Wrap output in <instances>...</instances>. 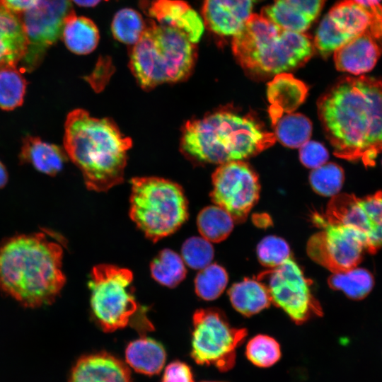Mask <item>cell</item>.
Listing matches in <instances>:
<instances>
[{
  "label": "cell",
  "mask_w": 382,
  "mask_h": 382,
  "mask_svg": "<svg viewBox=\"0 0 382 382\" xmlns=\"http://www.w3.org/2000/svg\"><path fill=\"white\" fill-rule=\"evenodd\" d=\"M318 112L336 156L374 166L382 152V80L345 76L318 101Z\"/></svg>",
  "instance_id": "obj_1"
},
{
  "label": "cell",
  "mask_w": 382,
  "mask_h": 382,
  "mask_svg": "<svg viewBox=\"0 0 382 382\" xmlns=\"http://www.w3.org/2000/svg\"><path fill=\"white\" fill-rule=\"evenodd\" d=\"M62 254L45 233L11 238L0 248V288L28 307L52 303L66 282Z\"/></svg>",
  "instance_id": "obj_2"
},
{
  "label": "cell",
  "mask_w": 382,
  "mask_h": 382,
  "mask_svg": "<svg viewBox=\"0 0 382 382\" xmlns=\"http://www.w3.org/2000/svg\"><path fill=\"white\" fill-rule=\"evenodd\" d=\"M132 143L109 118L93 117L83 109L66 117L64 151L91 190L105 192L123 181Z\"/></svg>",
  "instance_id": "obj_3"
},
{
  "label": "cell",
  "mask_w": 382,
  "mask_h": 382,
  "mask_svg": "<svg viewBox=\"0 0 382 382\" xmlns=\"http://www.w3.org/2000/svg\"><path fill=\"white\" fill-rule=\"evenodd\" d=\"M276 139L250 116L217 111L185 122L180 149L192 161L223 164L260 153Z\"/></svg>",
  "instance_id": "obj_4"
},
{
  "label": "cell",
  "mask_w": 382,
  "mask_h": 382,
  "mask_svg": "<svg viewBox=\"0 0 382 382\" xmlns=\"http://www.w3.org/2000/svg\"><path fill=\"white\" fill-rule=\"evenodd\" d=\"M232 50L245 69L275 76L305 64L315 47L304 33L285 30L262 14L252 13L233 36Z\"/></svg>",
  "instance_id": "obj_5"
},
{
  "label": "cell",
  "mask_w": 382,
  "mask_h": 382,
  "mask_svg": "<svg viewBox=\"0 0 382 382\" xmlns=\"http://www.w3.org/2000/svg\"><path fill=\"white\" fill-rule=\"evenodd\" d=\"M196 57V44L184 33L149 19L131 50L129 67L139 85L150 90L163 83L187 79Z\"/></svg>",
  "instance_id": "obj_6"
},
{
  "label": "cell",
  "mask_w": 382,
  "mask_h": 382,
  "mask_svg": "<svg viewBox=\"0 0 382 382\" xmlns=\"http://www.w3.org/2000/svg\"><path fill=\"white\" fill-rule=\"evenodd\" d=\"M131 183L129 216L152 241L172 234L187 219V199L177 183L157 177L134 178Z\"/></svg>",
  "instance_id": "obj_7"
},
{
  "label": "cell",
  "mask_w": 382,
  "mask_h": 382,
  "mask_svg": "<svg viewBox=\"0 0 382 382\" xmlns=\"http://www.w3.org/2000/svg\"><path fill=\"white\" fill-rule=\"evenodd\" d=\"M133 275L130 270L111 265L93 268L89 287L91 308L98 323L105 332L126 327L138 305L130 291Z\"/></svg>",
  "instance_id": "obj_8"
},
{
  "label": "cell",
  "mask_w": 382,
  "mask_h": 382,
  "mask_svg": "<svg viewBox=\"0 0 382 382\" xmlns=\"http://www.w3.org/2000/svg\"><path fill=\"white\" fill-rule=\"evenodd\" d=\"M191 357L200 365H212L220 371L231 369L236 348L247 335L245 328L232 327L216 308L197 310L193 316Z\"/></svg>",
  "instance_id": "obj_9"
},
{
  "label": "cell",
  "mask_w": 382,
  "mask_h": 382,
  "mask_svg": "<svg viewBox=\"0 0 382 382\" xmlns=\"http://www.w3.org/2000/svg\"><path fill=\"white\" fill-rule=\"evenodd\" d=\"M266 287L271 302L281 308L297 324L321 316L322 308L313 296L309 281L291 257L281 265L260 272L256 277Z\"/></svg>",
  "instance_id": "obj_10"
},
{
  "label": "cell",
  "mask_w": 382,
  "mask_h": 382,
  "mask_svg": "<svg viewBox=\"0 0 382 382\" xmlns=\"http://www.w3.org/2000/svg\"><path fill=\"white\" fill-rule=\"evenodd\" d=\"M312 220L358 230L365 238L366 252L373 254L382 248V192L364 197L337 194L325 212L314 214Z\"/></svg>",
  "instance_id": "obj_11"
},
{
  "label": "cell",
  "mask_w": 382,
  "mask_h": 382,
  "mask_svg": "<svg viewBox=\"0 0 382 382\" xmlns=\"http://www.w3.org/2000/svg\"><path fill=\"white\" fill-rule=\"evenodd\" d=\"M321 230L306 245L308 256L333 273L357 267L366 251L364 236L357 229L322 221L313 222Z\"/></svg>",
  "instance_id": "obj_12"
},
{
  "label": "cell",
  "mask_w": 382,
  "mask_h": 382,
  "mask_svg": "<svg viewBox=\"0 0 382 382\" xmlns=\"http://www.w3.org/2000/svg\"><path fill=\"white\" fill-rule=\"evenodd\" d=\"M74 13L71 0H39L21 13L28 47L20 71H30L39 65L47 49L60 38L66 20Z\"/></svg>",
  "instance_id": "obj_13"
},
{
  "label": "cell",
  "mask_w": 382,
  "mask_h": 382,
  "mask_svg": "<svg viewBox=\"0 0 382 382\" xmlns=\"http://www.w3.org/2000/svg\"><path fill=\"white\" fill-rule=\"evenodd\" d=\"M212 201L226 211L234 222L244 221L259 198L254 171L242 161L221 164L212 175Z\"/></svg>",
  "instance_id": "obj_14"
},
{
  "label": "cell",
  "mask_w": 382,
  "mask_h": 382,
  "mask_svg": "<svg viewBox=\"0 0 382 382\" xmlns=\"http://www.w3.org/2000/svg\"><path fill=\"white\" fill-rule=\"evenodd\" d=\"M253 0H204L206 25L216 34L235 35L252 14Z\"/></svg>",
  "instance_id": "obj_15"
},
{
  "label": "cell",
  "mask_w": 382,
  "mask_h": 382,
  "mask_svg": "<svg viewBox=\"0 0 382 382\" xmlns=\"http://www.w3.org/2000/svg\"><path fill=\"white\" fill-rule=\"evenodd\" d=\"M149 16L158 23L169 25L184 33L197 44L204 31V21L198 13L182 0H152L148 2Z\"/></svg>",
  "instance_id": "obj_16"
},
{
  "label": "cell",
  "mask_w": 382,
  "mask_h": 382,
  "mask_svg": "<svg viewBox=\"0 0 382 382\" xmlns=\"http://www.w3.org/2000/svg\"><path fill=\"white\" fill-rule=\"evenodd\" d=\"M69 382H133L128 366L107 352L81 357L74 366Z\"/></svg>",
  "instance_id": "obj_17"
},
{
  "label": "cell",
  "mask_w": 382,
  "mask_h": 382,
  "mask_svg": "<svg viewBox=\"0 0 382 382\" xmlns=\"http://www.w3.org/2000/svg\"><path fill=\"white\" fill-rule=\"evenodd\" d=\"M382 53V45L369 32L349 40L334 52L336 68L357 76L370 71Z\"/></svg>",
  "instance_id": "obj_18"
},
{
  "label": "cell",
  "mask_w": 382,
  "mask_h": 382,
  "mask_svg": "<svg viewBox=\"0 0 382 382\" xmlns=\"http://www.w3.org/2000/svg\"><path fill=\"white\" fill-rule=\"evenodd\" d=\"M325 0H274L262 15L281 28L304 33L320 14Z\"/></svg>",
  "instance_id": "obj_19"
},
{
  "label": "cell",
  "mask_w": 382,
  "mask_h": 382,
  "mask_svg": "<svg viewBox=\"0 0 382 382\" xmlns=\"http://www.w3.org/2000/svg\"><path fill=\"white\" fill-rule=\"evenodd\" d=\"M28 47L27 33L21 13L0 4V70L17 68Z\"/></svg>",
  "instance_id": "obj_20"
},
{
  "label": "cell",
  "mask_w": 382,
  "mask_h": 382,
  "mask_svg": "<svg viewBox=\"0 0 382 382\" xmlns=\"http://www.w3.org/2000/svg\"><path fill=\"white\" fill-rule=\"evenodd\" d=\"M307 86L286 72L274 76L267 86L269 114L274 125L284 113L293 112L305 100Z\"/></svg>",
  "instance_id": "obj_21"
},
{
  "label": "cell",
  "mask_w": 382,
  "mask_h": 382,
  "mask_svg": "<svg viewBox=\"0 0 382 382\" xmlns=\"http://www.w3.org/2000/svg\"><path fill=\"white\" fill-rule=\"evenodd\" d=\"M66 156L59 146L28 136L23 139L20 158L42 173L54 175L63 168Z\"/></svg>",
  "instance_id": "obj_22"
},
{
  "label": "cell",
  "mask_w": 382,
  "mask_h": 382,
  "mask_svg": "<svg viewBox=\"0 0 382 382\" xmlns=\"http://www.w3.org/2000/svg\"><path fill=\"white\" fill-rule=\"evenodd\" d=\"M125 358L127 364L136 371L152 376L162 370L166 354L159 342L149 337H141L128 345Z\"/></svg>",
  "instance_id": "obj_23"
},
{
  "label": "cell",
  "mask_w": 382,
  "mask_h": 382,
  "mask_svg": "<svg viewBox=\"0 0 382 382\" xmlns=\"http://www.w3.org/2000/svg\"><path fill=\"white\" fill-rule=\"evenodd\" d=\"M228 294L233 308L245 316L259 313L272 303L265 286L256 278L233 284Z\"/></svg>",
  "instance_id": "obj_24"
},
{
  "label": "cell",
  "mask_w": 382,
  "mask_h": 382,
  "mask_svg": "<svg viewBox=\"0 0 382 382\" xmlns=\"http://www.w3.org/2000/svg\"><path fill=\"white\" fill-rule=\"evenodd\" d=\"M62 36L66 47L77 54L92 52L99 41V32L89 18L75 13L66 20Z\"/></svg>",
  "instance_id": "obj_25"
},
{
  "label": "cell",
  "mask_w": 382,
  "mask_h": 382,
  "mask_svg": "<svg viewBox=\"0 0 382 382\" xmlns=\"http://www.w3.org/2000/svg\"><path fill=\"white\" fill-rule=\"evenodd\" d=\"M328 282L330 288L342 291L353 300L365 298L372 290L374 284L372 274L364 268L357 267L347 271L333 273Z\"/></svg>",
  "instance_id": "obj_26"
},
{
  "label": "cell",
  "mask_w": 382,
  "mask_h": 382,
  "mask_svg": "<svg viewBox=\"0 0 382 382\" xmlns=\"http://www.w3.org/2000/svg\"><path fill=\"white\" fill-rule=\"evenodd\" d=\"M273 127L276 138L290 148H300L309 141L312 133L311 121L299 113L291 112L283 115Z\"/></svg>",
  "instance_id": "obj_27"
},
{
  "label": "cell",
  "mask_w": 382,
  "mask_h": 382,
  "mask_svg": "<svg viewBox=\"0 0 382 382\" xmlns=\"http://www.w3.org/2000/svg\"><path fill=\"white\" fill-rule=\"evenodd\" d=\"M197 224L203 238L209 242L219 243L229 236L234 221L226 211L216 205L204 208L198 214Z\"/></svg>",
  "instance_id": "obj_28"
},
{
  "label": "cell",
  "mask_w": 382,
  "mask_h": 382,
  "mask_svg": "<svg viewBox=\"0 0 382 382\" xmlns=\"http://www.w3.org/2000/svg\"><path fill=\"white\" fill-rule=\"evenodd\" d=\"M153 278L168 287H175L185 277L186 269L183 258L170 249L162 250L150 266Z\"/></svg>",
  "instance_id": "obj_29"
},
{
  "label": "cell",
  "mask_w": 382,
  "mask_h": 382,
  "mask_svg": "<svg viewBox=\"0 0 382 382\" xmlns=\"http://www.w3.org/2000/svg\"><path fill=\"white\" fill-rule=\"evenodd\" d=\"M146 28L144 21L139 13L132 8H122L115 15L111 30L113 37L118 41L134 45L140 39Z\"/></svg>",
  "instance_id": "obj_30"
},
{
  "label": "cell",
  "mask_w": 382,
  "mask_h": 382,
  "mask_svg": "<svg viewBox=\"0 0 382 382\" xmlns=\"http://www.w3.org/2000/svg\"><path fill=\"white\" fill-rule=\"evenodd\" d=\"M26 84L17 68L0 70V108L11 110L21 105Z\"/></svg>",
  "instance_id": "obj_31"
},
{
  "label": "cell",
  "mask_w": 382,
  "mask_h": 382,
  "mask_svg": "<svg viewBox=\"0 0 382 382\" xmlns=\"http://www.w3.org/2000/svg\"><path fill=\"white\" fill-rule=\"evenodd\" d=\"M227 283L228 274L224 268L217 264L209 265L197 274L195 291L202 299L214 300L222 294Z\"/></svg>",
  "instance_id": "obj_32"
},
{
  "label": "cell",
  "mask_w": 382,
  "mask_h": 382,
  "mask_svg": "<svg viewBox=\"0 0 382 382\" xmlns=\"http://www.w3.org/2000/svg\"><path fill=\"white\" fill-rule=\"evenodd\" d=\"M313 189L318 194L333 197L339 194L344 181V172L334 163H325L314 168L309 177Z\"/></svg>",
  "instance_id": "obj_33"
},
{
  "label": "cell",
  "mask_w": 382,
  "mask_h": 382,
  "mask_svg": "<svg viewBox=\"0 0 382 382\" xmlns=\"http://www.w3.org/2000/svg\"><path fill=\"white\" fill-rule=\"evenodd\" d=\"M245 354L250 362L258 367H270L279 361L281 350L279 343L265 335H257L250 339Z\"/></svg>",
  "instance_id": "obj_34"
},
{
  "label": "cell",
  "mask_w": 382,
  "mask_h": 382,
  "mask_svg": "<svg viewBox=\"0 0 382 382\" xmlns=\"http://www.w3.org/2000/svg\"><path fill=\"white\" fill-rule=\"evenodd\" d=\"M290 248L282 238L268 236L260 241L257 246L259 262L269 269L277 267L291 257Z\"/></svg>",
  "instance_id": "obj_35"
},
{
  "label": "cell",
  "mask_w": 382,
  "mask_h": 382,
  "mask_svg": "<svg viewBox=\"0 0 382 382\" xmlns=\"http://www.w3.org/2000/svg\"><path fill=\"white\" fill-rule=\"evenodd\" d=\"M183 261L191 268L202 270L209 265L214 257V248L211 242L203 237H191L182 246Z\"/></svg>",
  "instance_id": "obj_36"
},
{
  "label": "cell",
  "mask_w": 382,
  "mask_h": 382,
  "mask_svg": "<svg viewBox=\"0 0 382 382\" xmlns=\"http://www.w3.org/2000/svg\"><path fill=\"white\" fill-rule=\"evenodd\" d=\"M299 157L301 163L309 168H316L325 164L329 157L325 146L315 141H308L300 147Z\"/></svg>",
  "instance_id": "obj_37"
},
{
  "label": "cell",
  "mask_w": 382,
  "mask_h": 382,
  "mask_svg": "<svg viewBox=\"0 0 382 382\" xmlns=\"http://www.w3.org/2000/svg\"><path fill=\"white\" fill-rule=\"evenodd\" d=\"M161 382H194V379L187 364L175 361L166 366Z\"/></svg>",
  "instance_id": "obj_38"
},
{
  "label": "cell",
  "mask_w": 382,
  "mask_h": 382,
  "mask_svg": "<svg viewBox=\"0 0 382 382\" xmlns=\"http://www.w3.org/2000/svg\"><path fill=\"white\" fill-rule=\"evenodd\" d=\"M39 0H0V4L6 8L22 13L34 6Z\"/></svg>",
  "instance_id": "obj_39"
},
{
  "label": "cell",
  "mask_w": 382,
  "mask_h": 382,
  "mask_svg": "<svg viewBox=\"0 0 382 382\" xmlns=\"http://www.w3.org/2000/svg\"><path fill=\"white\" fill-rule=\"evenodd\" d=\"M73 1L76 4L80 6H84V7H92L94 6H96L99 2H100L103 0H71ZM107 1V0H105Z\"/></svg>",
  "instance_id": "obj_40"
},
{
  "label": "cell",
  "mask_w": 382,
  "mask_h": 382,
  "mask_svg": "<svg viewBox=\"0 0 382 382\" xmlns=\"http://www.w3.org/2000/svg\"><path fill=\"white\" fill-rule=\"evenodd\" d=\"M364 7L369 8L381 4L382 0H354Z\"/></svg>",
  "instance_id": "obj_41"
},
{
  "label": "cell",
  "mask_w": 382,
  "mask_h": 382,
  "mask_svg": "<svg viewBox=\"0 0 382 382\" xmlns=\"http://www.w3.org/2000/svg\"><path fill=\"white\" fill-rule=\"evenodd\" d=\"M8 180V174L4 165L0 161V188L3 187Z\"/></svg>",
  "instance_id": "obj_42"
},
{
  "label": "cell",
  "mask_w": 382,
  "mask_h": 382,
  "mask_svg": "<svg viewBox=\"0 0 382 382\" xmlns=\"http://www.w3.org/2000/svg\"><path fill=\"white\" fill-rule=\"evenodd\" d=\"M204 382H221V381H204Z\"/></svg>",
  "instance_id": "obj_43"
}]
</instances>
